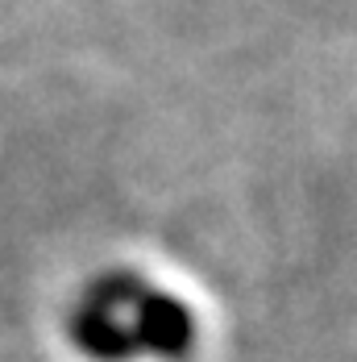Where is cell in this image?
Here are the masks:
<instances>
[{"label": "cell", "mask_w": 357, "mask_h": 362, "mask_svg": "<svg viewBox=\"0 0 357 362\" xmlns=\"http://www.w3.org/2000/svg\"><path fill=\"white\" fill-rule=\"evenodd\" d=\"M75 346L87 358L145 362L178 358L195 333V321L175 291L158 288L142 275H108L75 304L71 313Z\"/></svg>", "instance_id": "obj_1"}]
</instances>
